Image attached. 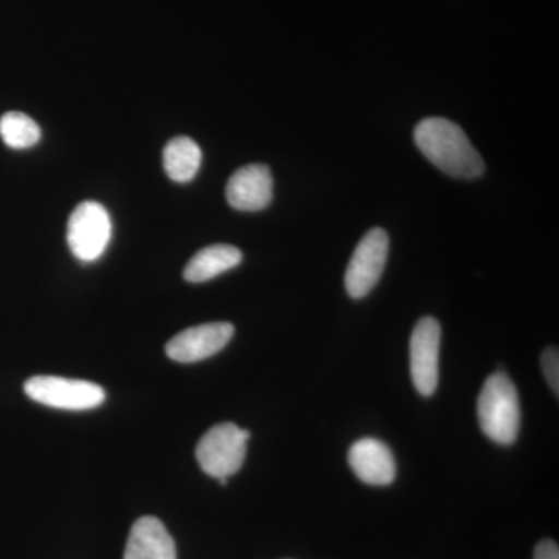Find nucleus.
Here are the masks:
<instances>
[{"instance_id": "9", "label": "nucleus", "mask_w": 559, "mask_h": 559, "mask_svg": "<svg viewBox=\"0 0 559 559\" xmlns=\"http://www.w3.org/2000/svg\"><path fill=\"white\" fill-rule=\"evenodd\" d=\"M272 175L266 165H246L231 175L226 187L227 202L242 212H259L272 201Z\"/></svg>"}, {"instance_id": "6", "label": "nucleus", "mask_w": 559, "mask_h": 559, "mask_svg": "<svg viewBox=\"0 0 559 559\" xmlns=\"http://www.w3.org/2000/svg\"><path fill=\"white\" fill-rule=\"evenodd\" d=\"M389 235L384 229H371L364 235L345 272V289L352 299H362L380 282L389 255Z\"/></svg>"}, {"instance_id": "10", "label": "nucleus", "mask_w": 559, "mask_h": 559, "mask_svg": "<svg viewBox=\"0 0 559 559\" xmlns=\"http://www.w3.org/2000/svg\"><path fill=\"white\" fill-rule=\"evenodd\" d=\"M353 473L364 484L385 487L396 477V463L388 444L377 439H360L348 451Z\"/></svg>"}, {"instance_id": "5", "label": "nucleus", "mask_w": 559, "mask_h": 559, "mask_svg": "<svg viewBox=\"0 0 559 559\" xmlns=\"http://www.w3.org/2000/svg\"><path fill=\"white\" fill-rule=\"evenodd\" d=\"M110 234L109 213L98 202H83L70 215L68 242L73 255L81 261L90 263L100 259L108 248Z\"/></svg>"}, {"instance_id": "14", "label": "nucleus", "mask_w": 559, "mask_h": 559, "mask_svg": "<svg viewBox=\"0 0 559 559\" xmlns=\"http://www.w3.org/2000/svg\"><path fill=\"white\" fill-rule=\"evenodd\" d=\"M0 138L14 150L32 148L40 139L38 123L25 114L11 110L0 119Z\"/></svg>"}, {"instance_id": "16", "label": "nucleus", "mask_w": 559, "mask_h": 559, "mask_svg": "<svg viewBox=\"0 0 559 559\" xmlns=\"http://www.w3.org/2000/svg\"><path fill=\"white\" fill-rule=\"evenodd\" d=\"M533 559H559L558 544L551 539L540 540L533 554Z\"/></svg>"}, {"instance_id": "15", "label": "nucleus", "mask_w": 559, "mask_h": 559, "mask_svg": "<svg viewBox=\"0 0 559 559\" xmlns=\"http://www.w3.org/2000/svg\"><path fill=\"white\" fill-rule=\"evenodd\" d=\"M540 366H543L544 377L549 382L550 389L554 390L555 395H559V353L557 347H549L543 353L540 358Z\"/></svg>"}, {"instance_id": "2", "label": "nucleus", "mask_w": 559, "mask_h": 559, "mask_svg": "<svg viewBox=\"0 0 559 559\" xmlns=\"http://www.w3.org/2000/svg\"><path fill=\"white\" fill-rule=\"evenodd\" d=\"M477 418L489 440L511 444L520 436L521 406L516 385L506 373L488 377L477 400Z\"/></svg>"}, {"instance_id": "1", "label": "nucleus", "mask_w": 559, "mask_h": 559, "mask_svg": "<svg viewBox=\"0 0 559 559\" xmlns=\"http://www.w3.org/2000/svg\"><path fill=\"white\" fill-rule=\"evenodd\" d=\"M415 143L439 170L459 179H476L485 170L480 154L454 121L432 117L415 128Z\"/></svg>"}, {"instance_id": "12", "label": "nucleus", "mask_w": 559, "mask_h": 559, "mask_svg": "<svg viewBox=\"0 0 559 559\" xmlns=\"http://www.w3.org/2000/svg\"><path fill=\"white\" fill-rule=\"evenodd\" d=\"M241 250L229 245H215L200 250L183 270V278L190 283L209 282L241 263Z\"/></svg>"}, {"instance_id": "11", "label": "nucleus", "mask_w": 559, "mask_h": 559, "mask_svg": "<svg viewBox=\"0 0 559 559\" xmlns=\"http://www.w3.org/2000/svg\"><path fill=\"white\" fill-rule=\"evenodd\" d=\"M176 544L157 518H140L132 525L124 559H176Z\"/></svg>"}, {"instance_id": "3", "label": "nucleus", "mask_w": 559, "mask_h": 559, "mask_svg": "<svg viewBox=\"0 0 559 559\" xmlns=\"http://www.w3.org/2000/svg\"><path fill=\"white\" fill-rule=\"evenodd\" d=\"M249 439V430L238 428L234 423L213 426L198 443V463L205 474L226 485L245 463Z\"/></svg>"}, {"instance_id": "7", "label": "nucleus", "mask_w": 559, "mask_h": 559, "mask_svg": "<svg viewBox=\"0 0 559 559\" xmlns=\"http://www.w3.org/2000/svg\"><path fill=\"white\" fill-rule=\"evenodd\" d=\"M441 326L439 320H418L411 337V374L419 395L432 396L439 385Z\"/></svg>"}, {"instance_id": "4", "label": "nucleus", "mask_w": 559, "mask_h": 559, "mask_svg": "<svg viewBox=\"0 0 559 559\" xmlns=\"http://www.w3.org/2000/svg\"><path fill=\"white\" fill-rule=\"evenodd\" d=\"M28 399L64 411H90L102 406L105 390L90 381L58 377L31 378L24 385Z\"/></svg>"}, {"instance_id": "13", "label": "nucleus", "mask_w": 559, "mask_h": 559, "mask_svg": "<svg viewBox=\"0 0 559 559\" xmlns=\"http://www.w3.org/2000/svg\"><path fill=\"white\" fill-rule=\"evenodd\" d=\"M202 153L190 138L173 139L164 150V168L175 182H190L200 171Z\"/></svg>"}, {"instance_id": "8", "label": "nucleus", "mask_w": 559, "mask_h": 559, "mask_svg": "<svg viewBox=\"0 0 559 559\" xmlns=\"http://www.w3.org/2000/svg\"><path fill=\"white\" fill-rule=\"evenodd\" d=\"M235 329L229 322H212L176 334L167 345V355L176 362H198L216 355L229 344Z\"/></svg>"}]
</instances>
